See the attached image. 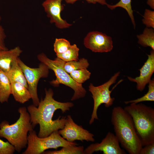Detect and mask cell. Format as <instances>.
<instances>
[{"label": "cell", "instance_id": "12", "mask_svg": "<svg viewBox=\"0 0 154 154\" xmlns=\"http://www.w3.org/2000/svg\"><path fill=\"white\" fill-rule=\"evenodd\" d=\"M62 0H46L42 4L47 16L50 19V22L54 23L56 26L60 29L68 28L72 25L61 18V13L64 9Z\"/></svg>", "mask_w": 154, "mask_h": 154}, {"label": "cell", "instance_id": "28", "mask_svg": "<svg viewBox=\"0 0 154 154\" xmlns=\"http://www.w3.org/2000/svg\"><path fill=\"white\" fill-rule=\"evenodd\" d=\"M1 20V17L0 16V51L8 49L5 43L6 35L3 28L0 24Z\"/></svg>", "mask_w": 154, "mask_h": 154}, {"label": "cell", "instance_id": "18", "mask_svg": "<svg viewBox=\"0 0 154 154\" xmlns=\"http://www.w3.org/2000/svg\"><path fill=\"white\" fill-rule=\"evenodd\" d=\"M138 43L144 47H149L154 50V30L153 29L146 27L142 34L137 36Z\"/></svg>", "mask_w": 154, "mask_h": 154}, {"label": "cell", "instance_id": "10", "mask_svg": "<svg viewBox=\"0 0 154 154\" xmlns=\"http://www.w3.org/2000/svg\"><path fill=\"white\" fill-rule=\"evenodd\" d=\"M84 44L86 48L95 52H110L113 47L112 37L98 31L89 32L84 39Z\"/></svg>", "mask_w": 154, "mask_h": 154}, {"label": "cell", "instance_id": "27", "mask_svg": "<svg viewBox=\"0 0 154 154\" xmlns=\"http://www.w3.org/2000/svg\"><path fill=\"white\" fill-rule=\"evenodd\" d=\"M15 151L14 147L9 142L0 139V154H13Z\"/></svg>", "mask_w": 154, "mask_h": 154}, {"label": "cell", "instance_id": "19", "mask_svg": "<svg viewBox=\"0 0 154 154\" xmlns=\"http://www.w3.org/2000/svg\"><path fill=\"white\" fill-rule=\"evenodd\" d=\"M89 64L88 60L82 58L78 60H73L65 62L64 68L65 70L69 74L72 71L78 69H87Z\"/></svg>", "mask_w": 154, "mask_h": 154}, {"label": "cell", "instance_id": "6", "mask_svg": "<svg viewBox=\"0 0 154 154\" xmlns=\"http://www.w3.org/2000/svg\"><path fill=\"white\" fill-rule=\"evenodd\" d=\"M27 147L23 154H40L46 150L59 147L77 145L74 142L68 141L63 138L59 133L58 130L52 133L48 136L40 137L36 131L33 129L30 131L27 136Z\"/></svg>", "mask_w": 154, "mask_h": 154}, {"label": "cell", "instance_id": "1", "mask_svg": "<svg viewBox=\"0 0 154 154\" xmlns=\"http://www.w3.org/2000/svg\"><path fill=\"white\" fill-rule=\"evenodd\" d=\"M45 96L41 99L37 106L33 104L29 106L27 110L29 113L31 124L34 128L39 124L40 128L38 136L44 137L48 136L53 132L62 129L65 125L66 117L60 116L53 120L54 112L60 110L63 113L70 110L74 106L70 102H61L53 98L54 93L50 88L45 90Z\"/></svg>", "mask_w": 154, "mask_h": 154}, {"label": "cell", "instance_id": "30", "mask_svg": "<svg viewBox=\"0 0 154 154\" xmlns=\"http://www.w3.org/2000/svg\"><path fill=\"white\" fill-rule=\"evenodd\" d=\"M79 0H65L66 3L68 4H73L76 1ZM88 3L95 4L98 3L102 5H107L106 0H85Z\"/></svg>", "mask_w": 154, "mask_h": 154}, {"label": "cell", "instance_id": "7", "mask_svg": "<svg viewBox=\"0 0 154 154\" xmlns=\"http://www.w3.org/2000/svg\"><path fill=\"white\" fill-rule=\"evenodd\" d=\"M120 72L115 73L111 78L104 84L98 86H95L90 83L88 86V90L91 93L94 100V106L91 117L89 123L92 124L95 119H98L97 112L99 106L104 104L106 108H108L113 104L115 100L112 97L111 94L112 90H110L111 86L116 83Z\"/></svg>", "mask_w": 154, "mask_h": 154}, {"label": "cell", "instance_id": "25", "mask_svg": "<svg viewBox=\"0 0 154 154\" xmlns=\"http://www.w3.org/2000/svg\"><path fill=\"white\" fill-rule=\"evenodd\" d=\"M70 42L63 38H56L54 44V49L56 54L62 53L71 46Z\"/></svg>", "mask_w": 154, "mask_h": 154}, {"label": "cell", "instance_id": "8", "mask_svg": "<svg viewBox=\"0 0 154 154\" xmlns=\"http://www.w3.org/2000/svg\"><path fill=\"white\" fill-rule=\"evenodd\" d=\"M18 62L27 80L33 104L37 106L40 102L37 92L38 83L40 78L48 77L49 69L46 65L42 62L38 68H32L25 64L19 58Z\"/></svg>", "mask_w": 154, "mask_h": 154}, {"label": "cell", "instance_id": "21", "mask_svg": "<svg viewBox=\"0 0 154 154\" xmlns=\"http://www.w3.org/2000/svg\"><path fill=\"white\" fill-rule=\"evenodd\" d=\"M74 145L62 147L59 150L45 151L44 154H84V147L83 146Z\"/></svg>", "mask_w": 154, "mask_h": 154}, {"label": "cell", "instance_id": "17", "mask_svg": "<svg viewBox=\"0 0 154 154\" xmlns=\"http://www.w3.org/2000/svg\"><path fill=\"white\" fill-rule=\"evenodd\" d=\"M11 94V83L7 74L0 71V103L7 102Z\"/></svg>", "mask_w": 154, "mask_h": 154}, {"label": "cell", "instance_id": "29", "mask_svg": "<svg viewBox=\"0 0 154 154\" xmlns=\"http://www.w3.org/2000/svg\"><path fill=\"white\" fill-rule=\"evenodd\" d=\"M154 154V143L147 145L142 147L139 153V154Z\"/></svg>", "mask_w": 154, "mask_h": 154}, {"label": "cell", "instance_id": "22", "mask_svg": "<svg viewBox=\"0 0 154 154\" xmlns=\"http://www.w3.org/2000/svg\"><path fill=\"white\" fill-rule=\"evenodd\" d=\"M148 91L142 97L137 99L124 102L126 104H136L145 101H154V80L153 79L148 83Z\"/></svg>", "mask_w": 154, "mask_h": 154}, {"label": "cell", "instance_id": "11", "mask_svg": "<svg viewBox=\"0 0 154 154\" xmlns=\"http://www.w3.org/2000/svg\"><path fill=\"white\" fill-rule=\"evenodd\" d=\"M119 143L115 135L109 132L100 143L91 144L84 149V154H92L99 151L104 154H126L121 148Z\"/></svg>", "mask_w": 154, "mask_h": 154}, {"label": "cell", "instance_id": "16", "mask_svg": "<svg viewBox=\"0 0 154 154\" xmlns=\"http://www.w3.org/2000/svg\"><path fill=\"white\" fill-rule=\"evenodd\" d=\"M18 59L13 62L10 70L6 74L11 83L18 82L21 83L28 89L27 80L21 69L19 65Z\"/></svg>", "mask_w": 154, "mask_h": 154}, {"label": "cell", "instance_id": "4", "mask_svg": "<svg viewBox=\"0 0 154 154\" xmlns=\"http://www.w3.org/2000/svg\"><path fill=\"white\" fill-rule=\"evenodd\" d=\"M124 110L131 116L142 147L154 143V109L143 104H130Z\"/></svg>", "mask_w": 154, "mask_h": 154}, {"label": "cell", "instance_id": "13", "mask_svg": "<svg viewBox=\"0 0 154 154\" xmlns=\"http://www.w3.org/2000/svg\"><path fill=\"white\" fill-rule=\"evenodd\" d=\"M147 56V60L139 69V76L134 78L127 77L130 81L136 83V89L140 92L144 89L146 85L151 80L154 72V50H151L150 54Z\"/></svg>", "mask_w": 154, "mask_h": 154}, {"label": "cell", "instance_id": "20", "mask_svg": "<svg viewBox=\"0 0 154 154\" xmlns=\"http://www.w3.org/2000/svg\"><path fill=\"white\" fill-rule=\"evenodd\" d=\"M79 48L74 44L71 45L70 47L64 53L56 54L57 57L65 62L79 60Z\"/></svg>", "mask_w": 154, "mask_h": 154}, {"label": "cell", "instance_id": "5", "mask_svg": "<svg viewBox=\"0 0 154 154\" xmlns=\"http://www.w3.org/2000/svg\"><path fill=\"white\" fill-rule=\"evenodd\" d=\"M37 58L40 61L45 64L49 69L54 72L56 78L50 82L51 84L56 87L58 86L60 84H63L74 90V93L71 98L72 101L83 98L85 96L86 91L82 84L76 82L64 69L65 62L57 57L54 60L50 59L43 53L38 54Z\"/></svg>", "mask_w": 154, "mask_h": 154}, {"label": "cell", "instance_id": "9", "mask_svg": "<svg viewBox=\"0 0 154 154\" xmlns=\"http://www.w3.org/2000/svg\"><path fill=\"white\" fill-rule=\"evenodd\" d=\"M58 132L63 138L69 142H73L76 140L95 141L94 134L76 124L70 115L67 116L64 128L59 130Z\"/></svg>", "mask_w": 154, "mask_h": 154}, {"label": "cell", "instance_id": "24", "mask_svg": "<svg viewBox=\"0 0 154 154\" xmlns=\"http://www.w3.org/2000/svg\"><path fill=\"white\" fill-rule=\"evenodd\" d=\"M69 74L76 82L82 84L90 78L91 73L87 69H82L73 70Z\"/></svg>", "mask_w": 154, "mask_h": 154}, {"label": "cell", "instance_id": "23", "mask_svg": "<svg viewBox=\"0 0 154 154\" xmlns=\"http://www.w3.org/2000/svg\"><path fill=\"white\" fill-rule=\"evenodd\" d=\"M107 7L111 10H113L117 7H121L124 9L127 12L132 23L135 28V23L133 15V11L131 6V0H120L117 3L114 5L108 4Z\"/></svg>", "mask_w": 154, "mask_h": 154}, {"label": "cell", "instance_id": "3", "mask_svg": "<svg viewBox=\"0 0 154 154\" xmlns=\"http://www.w3.org/2000/svg\"><path fill=\"white\" fill-rule=\"evenodd\" d=\"M18 112L20 116L15 123L10 125L8 121L4 120L0 123V137L6 139L14 147L15 151L20 153L26 147L28 133L34 128L26 108L21 107Z\"/></svg>", "mask_w": 154, "mask_h": 154}, {"label": "cell", "instance_id": "31", "mask_svg": "<svg viewBox=\"0 0 154 154\" xmlns=\"http://www.w3.org/2000/svg\"><path fill=\"white\" fill-rule=\"evenodd\" d=\"M147 3L152 9H154V0H147Z\"/></svg>", "mask_w": 154, "mask_h": 154}, {"label": "cell", "instance_id": "26", "mask_svg": "<svg viewBox=\"0 0 154 154\" xmlns=\"http://www.w3.org/2000/svg\"><path fill=\"white\" fill-rule=\"evenodd\" d=\"M143 23L147 27L154 28V11L146 9L142 20Z\"/></svg>", "mask_w": 154, "mask_h": 154}, {"label": "cell", "instance_id": "2", "mask_svg": "<svg viewBox=\"0 0 154 154\" xmlns=\"http://www.w3.org/2000/svg\"><path fill=\"white\" fill-rule=\"evenodd\" d=\"M111 122L121 147L129 154H139L142 147L131 116L120 106L112 109Z\"/></svg>", "mask_w": 154, "mask_h": 154}, {"label": "cell", "instance_id": "14", "mask_svg": "<svg viewBox=\"0 0 154 154\" xmlns=\"http://www.w3.org/2000/svg\"><path fill=\"white\" fill-rule=\"evenodd\" d=\"M22 52L19 46L0 51V71L7 74L11 68L13 62L18 59Z\"/></svg>", "mask_w": 154, "mask_h": 154}, {"label": "cell", "instance_id": "15", "mask_svg": "<svg viewBox=\"0 0 154 154\" xmlns=\"http://www.w3.org/2000/svg\"><path fill=\"white\" fill-rule=\"evenodd\" d=\"M11 94L15 100L21 104H24L31 99L30 93L28 89L22 84L18 82L11 83Z\"/></svg>", "mask_w": 154, "mask_h": 154}]
</instances>
